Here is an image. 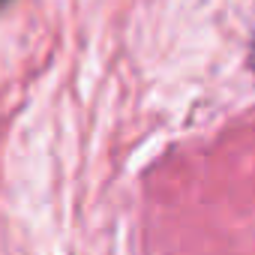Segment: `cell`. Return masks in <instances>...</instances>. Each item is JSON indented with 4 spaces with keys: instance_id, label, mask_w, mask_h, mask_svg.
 I'll return each mask as SVG.
<instances>
[{
    "instance_id": "6da1fadb",
    "label": "cell",
    "mask_w": 255,
    "mask_h": 255,
    "mask_svg": "<svg viewBox=\"0 0 255 255\" xmlns=\"http://www.w3.org/2000/svg\"><path fill=\"white\" fill-rule=\"evenodd\" d=\"M249 63H252V69H255V39H252V54H249Z\"/></svg>"
},
{
    "instance_id": "7a4b0ae2",
    "label": "cell",
    "mask_w": 255,
    "mask_h": 255,
    "mask_svg": "<svg viewBox=\"0 0 255 255\" xmlns=\"http://www.w3.org/2000/svg\"><path fill=\"white\" fill-rule=\"evenodd\" d=\"M0 3H6V0H0Z\"/></svg>"
}]
</instances>
